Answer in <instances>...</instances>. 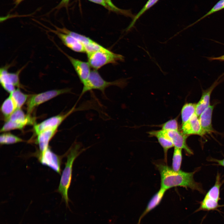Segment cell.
Masks as SVG:
<instances>
[{
    "label": "cell",
    "instance_id": "1",
    "mask_svg": "<svg viewBox=\"0 0 224 224\" xmlns=\"http://www.w3.org/2000/svg\"><path fill=\"white\" fill-rule=\"evenodd\" d=\"M156 167L161 176V188L166 190L176 187H183L202 193L203 190L200 184L195 181L194 175L196 172H188L181 170L175 171L166 164H157Z\"/></svg>",
    "mask_w": 224,
    "mask_h": 224
},
{
    "label": "cell",
    "instance_id": "2",
    "mask_svg": "<svg viewBox=\"0 0 224 224\" xmlns=\"http://www.w3.org/2000/svg\"><path fill=\"white\" fill-rule=\"evenodd\" d=\"M87 148H82L79 142H75L70 147L67 154V160L60 178L58 191L61 195L66 207L70 209L68 190L71 182L72 166L75 159Z\"/></svg>",
    "mask_w": 224,
    "mask_h": 224
},
{
    "label": "cell",
    "instance_id": "3",
    "mask_svg": "<svg viewBox=\"0 0 224 224\" xmlns=\"http://www.w3.org/2000/svg\"><path fill=\"white\" fill-rule=\"evenodd\" d=\"M126 82L124 79H119L109 82L104 79L97 70H91L86 81L83 84V87L79 99L87 91L93 90H98L105 95V90L107 87L112 86L119 87H124Z\"/></svg>",
    "mask_w": 224,
    "mask_h": 224
},
{
    "label": "cell",
    "instance_id": "4",
    "mask_svg": "<svg viewBox=\"0 0 224 224\" xmlns=\"http://www.w3.org/2000/svg\"><path fill=\"white\" fill-rule=\"evenodd\" d=\"M91 67L97 70L109 63H115L124 60L122 55L114 53L103 47L99 50L86 54Z\"/></svg>",
    "mask_w": 224,
    "mask_h": 224
},
{
    "label": "cell",
    "instance_id": "5",
    "mask_svg": "<svg viewBox=\"0 0 224 224\" xmlns=\"http://www.w3.org/2000/svg\"><path fill=\"white\" fill-rule=\"evenodd\" d=\"M71 92L70 88H66L49 90L32 95L29 99L27 103L28 114H30L33 109L40 105L59 95Z\"/></svg>",
    "mask_w": 224,
    "mask_h": 224
},
{
    "label": "cell",
    "instance_id": "6",
    "mask_svg": "<svg viewBox=\"0 0 224 224\" xmlns=\"http://www.w3.org/2000/svg\"><path fill=\"white\" fill-rule=\"evenodd\" d=\"M75 104L68 112L64 114L58 115L46 119L34 125V129L36 135L48 129L58 127L61 123L70 114L75 111L80 110L81 107L76 108Z\"/></svg>",
    "mask_w": 224,
    "mask_h": 224
},
{
    "label": "cell",
    "instance_id": "7",
    "mask_svg": "<svg viewBox=\"0 0 224 224\" xmlns=\"http://www.w3.org/2000/svg\"><path fill=\"white\" fill-rule=\"evenodd\" d=\"M38 158L43 165L48 166L59 174H61L62 156L53 152L49 147L44 152H39Z\"/></svg>",
    "mask_w": 224,
    "mask_h": 224
},
{
    "label": "cell",
    "instance_id": "8",
    "mask_svg": "<svg viewBox=\"0 0 224 224\" xmlns=\"http://www.w3.org/2000/svg\"><path fill=\"white\" fill-rule=\"evenodd\" d=\"M59 49L68 58L73 67L81 83L83 84L87 79L91 70L88 62H86L74 58Z\"/></svg>",
    "mask_w": 224,
    "mask_h": 224
},
{
    "label": "cell",
    "instance_id": "9",
    "mask_svg": "<svg viewBox=\"0 0 224 224\" xmlns=\"http://www.w3.org/2000/svg\"><path fill=\"white\" fill-rule=\"evenodd\" d=\"M49 30L56 35L63 44L71 50L78 53H86L84 46L74 37L56 30L49 29Z\"/></svg>",
    "mask_w": 224,
    "mask_h": 224
},
{
    "label": "cell",
    "instance_id": "10",
    "mask_svg": "<svg viewBox=\"0 0 224 224\" xmlns=\"http://www.w3.org/2000/svg\"><path fill=\"white\" fill-rule=\"evenodd\" d=\"M166 135L171 141L174 147L184 150L187 154H193L192 150L188 146L186 143V139L188 136L178 130H164Z\"/></svg>",
    "mask_w": 224,
    "mask_h": 224
},
{
    "label": "cell",
    "instance_id": "11",
    "mask_svg": "<svg viewBox=\"0 0 224 224\" xmlns=\"http://www.w3.org/2000/svg\"><path fill=\"white\" fill-rule=\"evenodd\" d=\"M182 132L189 136L197 135L203 136L205 134L202 129L198 117L195 114L186 122L182 124Z\"/></svg>",
    "mask_w": 224,
    "mask_h": 224
},
{
    "label": "cell",
    "instance_id": "12",
    "mask_svg": "<svg viewBox=\"0 0 224 224\" xmlns=\"http://www.w3.org/2000/svg\"><path fill=\"white\" fill-rule=\"evenodd\" d=\"M220 77H219L208 89L203 92L201 99L196 104L195 114L198 117L210 105L211 94L215 87L219 83L220 81L222 80H220Z\"/></svg>",
    "mask_w": 224,
    "mask_h": 224
},
{
    "label": "cell",
    "instance_id": "13",
    "mask_svg": "<svg viewBox=\"0 0 224 224\" xmlns=\"http://www.w3.org/2000/svg\"><path fill=\"white\" fill-rule=\"evenodd\" d=\"M58 128L47 129L37 135L35 142L39 146V152H44L49 147V142L56 133Z\"/></svg>",
    "mask_w": 224,
    "mask_h": 224
},
{
    "label": "cell",
    "instance_id": "14",
    "mask_svg": "<svg viewBox=\"0 0 224 224\" xmlns=\"http://www.w3.org/2000/svg\"><path fill=\"white\" fill-rule=\"evenodd\" d=\"M213 108V105H210L198 117L202 129L205 134L213 130L212 119Z\"/></svg>",
    "mask_w": 224,
    "mask_h": 224
},
{
    "label": "cell",
    "instance_id": "15",
    "mask_svg": "<svg viewBox=\"0 0 224 224\" xmlns=\"http://www.w3.org/2000/svg\"><path fill=\"white\" fill-rule=\"evenodd\" d=\"M151 136L156 137L158 142L162 147L164 152L165 160L167 161V153L168 150L174 147L171 141L165 134L163 130L153 131L149 132Z\"/></svg>",
    "mask_w": 224,
    "mask_h": 224
},
{
    "label": "cell",
    "instance_id": "16",
    "mask_svg": "<svg viewBox=\"0 0 224 224\" xmlns=\"http://www.w3.org/2000/svg\"><path fill=\"white\" fill-rule=\"evenodd\" d=\"M166 191L160 187V189L154 195L148 202L145 209L140 216L137 224H140L142 218L159 204Z\"/></svg>",
    "mask_w": 224,
    "mask_h": 224
},
{
    "label": "cell",
    "instance_id": "17",
    "mask_svg": "<svg viewBox=\"0 0 224 224\" xmlns=\"http://www.w3.org/2000/svg\"><path fill=\"white\" fill-rule=\"evenodd\" d=\"M10 65H8L1 68L0 69V82L4 89L7 92L11 93L15 89V86L11 82L8 76V69Z\"/></svg>",
    "mask_w": 224,
    "mask_h": 224
},
{
    "label": "cell",
    "instance_id": "18",
    "mask_svg": "<svg viewBox=\"0 0 224 224\" xmlns=\"http://www.w3.org/2000/svg\"><path fill=\"white\" fill-rule=\"evenodd\" d=\"M16 109L15 103L10 94L4 101L1 108V111L6 120Z\"/></svg>",
    "mask_w": 224,
    "mask_h": 224
},
{
    "label": "cell",
    "instance_id": "19",
    "mask_svg": "<svg viewBox=\"0 0 224 224\" xmlns=\"http://www.w3.org/2000/svg\"><path fill=\"white\" fill-rule=\"evenodd\" d=\"M196 104L188 103L185 104L183 107L181 115L182 124L186 122L195 114Z\"/></svg>",
    "mask_w": 224,
    "mask_h": 224
},
{
    "label": "cell",
    "instance_id": "20",
    "mask_svg": "<svg viewBox=\"0 0 224 224\" xmlns=\"http://www.w3.org/2000/svg\"><path fill=\"white\" fill-rule=\"evenodd\" d=\"M219 207L218 202L205 196L196 212L200 210L208 211L214 210Z\"/></svg>",
    "mask_w": 224,
    "mask_h": 224
},
{
    "label": "cell",
    "instance_id": "21",
    "mask_svg": "<svg viewBox=\"0 0 224 224\" xmlns=\"http://www.w3.org/2000/svg\"><path fill=\"white\" fill-rule=\"evenodd\" d=\"M16 105L17 109L21 108L26 101L28 95L22 92L19 88L10 93Z\"/></svg>",
    "mask_w": 224,
    "mask_h": 224
},
{
    "label": "cell",
    "instance_id": "22",
    "mask_svg": "<svg viewBox=\"0 0 224 224\" xmlns=\"http://www.w3.org/2000/svg\"><path fill=\"white\" fill-rule=\"evenodd\" d=\"M219 174L217 176L216 181L214 185L207 193L205 196L218 202L220 199V189L222 185Z\"/></svg>",
    "mask_w": 224,
    "mask_h": 224
},
{
    "label": "cell",
    "instance_id": "23",
    "mask_svg": "<svg viewBox=\"0 0 224 224\" xmlns=\"http://www.w3.org/2000/svg\"><path fill=\"white\" fill-rule=\"evenodd\" d=\"M23 141L21 138L10 133H4L0 136L1 145L11 144Z\"/></svg>",
    "mask_w": 224,
    "mask_h": 224
},
{
    "label": "cell",
    "instance_id": "24",
    "mask_svg": "<svg viewBox=\"0 0 224 224\" xmlns=\"http://www.w3.org/2000/svg\"><path fill=\"white\" fill-rule=\"evenodd\" d=\"M182 149L174 147L173 153L171 168L175 171H179L182 161Z\"/></svg>",
    "mask_w": 224,
    "mask_h": 224
},
{
    "label": "cell",
    "instance_id": "25",
    "mask_svg": "<svg viewBox=\"0 0 224 224\" xmlns=\"http://www.w3.org/2000/svg\"><path fill=\"white\" fill-rule=\"evenodd\" d=\"M159 0H148L142 8L133 19L132 21L126 29L127 31L129 30L134 26L137 20L147 11L155 5Z\"/></svg>",
    "mask_w": 224,
    "mask_h": 224
},
{
    "label": "cell",
    "instance_id": "26",
    "mask_svg": "<svg viewBox=\"0 0 224 224\" xmlns=\"http://www.w3.org/2000/svg\"><path fill=\"white\" fill-rule=\"evenodd\" d=\"M224 9V0H220L212 7V8L208 12L205 14L200 18L194 22L187 27V28L189 27L198 21L202 20L206 17L211 15L214 13L221 11Z\"/></svg>",
    "mask_w": 224,
    "mask_h": 224
},
{
    "label": "cell",
    "instance_id": "27",
    "mask_svg": "<svg viewBox=\"0 0 224 224\" xmlns=\"http://www.w3.org/2000/svg\"><path fill=\"white\" fill-rule=\"evenodd\" d=\"M109 7L110 10L117 13L122 14L127 16L130 17L133 19L135 16L130 10L122 9L116 6L112 2L111 0H105Z\"/></svg>",
    "mask_w": 224,
    "mask_h": 224
},
{
    "label": "cell",
    "instance_id": "28",
    "mask_svg": "<svg viewBox=\"0 0 224 224\" xmlns=\"http://www.w3.org/2000/svg\"><path fill=\"white\" fill-rule=\"evenodd\" d=\"M162 130L166 131L178 130V126L177 121L175 119L168 120L163 124Z\"/></svg>",
    "mask_w": 224,
    "mask_h": 224
},
{
    "label": "cell",
    "instance_id": "29",
    "mask_svg": "<svg viewBox=\"0 0 224 224\" xmlns=\"http://www.w3.org/2000/svg\"><path fill=\"white\" fill-rule=\"evenodd\" d=\"M25 68L23 67L20 69L18 70L15 72H8V76L9 77L13 85L15 86H17L19 87L20 86L19 75L21 71Z\"/></svg>",
    "mask_w": 224,
    "mask_h": 224
},
{
    "label": "cell",
    "instance_id": "30",
    "mask_svg": "<svg viewBox=\"0 0 224 224\" xmlns=\"http://www.w3.org/2000/svg\"><path fill=\"white\" fill-rule=\"evenodd\" d=\"M70 0H62L59 4L55 8L59 9L62 7H68Z\"/></svg>",
    "mask_w": 224,
    "mask_h": 224
},
{
    "label": "cell",
    "instance_id": "31",
    "mask_svg": "<svg viewBox=\"0 0 224 224\" xmlns=\"http://www.w3.org/2000/svg\"><path fill=\"white\" fill-rule=\"evenodd\" d=\"M91 2L101 5L108 9H110L105 0H88Z\"/></svg>",
    "mask_w": 224,
    "mask_h": 224
},
{
    "label": "cell",
    "instance_id": "32",
    "mask_svg": "<svg viewBox=\"0 0 224 224\" xmlns=\"http://www.w3.org/2000/svg\"><path fill=\"white\" fill-rule=\"evenodd\" d=\"M208 59L210 60H218L221 61H224V54L217 57H210Z\"/></svg>",
    "mask_w": 224,
    "mask_h": 224
},
{
    "label": "cell",
    "instance_id": "33",
    "mask_svg": "<svg viewBox=\"0 0 224 224\" xmlns=\"http://www.w3.org/2000/svg\"><path fill=\"white\" fill-rule=\"evenodd\" d=\"M211 160L217 162L218 165L224 167V158L222 160L212 159Z\"/></svg>",
    "mask_w": 224,
    "mask_h": 224
},
{
    "label": "cell",
    "instance_id": "34",
    "mask_svg": "<svg viewBox=\"0 0 224 224\" xmlns=\"http://www.w3.org/2000/svg\"><path fill=\"white\" fill-rule=\"evenodd\" d=\"M23 0H16V5H17Z\"/></svg>",
    "mask_w": 224,
    "mask_h": 224
}]
</instances>
